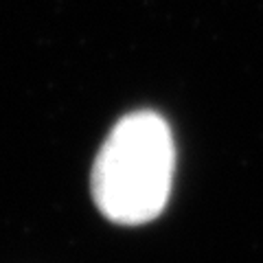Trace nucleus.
<instances>
[{
    "instance_id": "nucleus-1",
    "label": "nucleus",
    "mask_w": 263,
    "mask_h": 263,
    "mask_svg": "<svg viewBox=\"0 0 263 263\" xmlns=\"http://www.w3.org/2000/svg\"><path fill=\"white\" fill-rule=\"evenodd\" d=\"M174 136L160 114L123 117L97 154L92 197L110 221L136 226L158 217L174 182Z\"/></svg>"
}]
</instances>
